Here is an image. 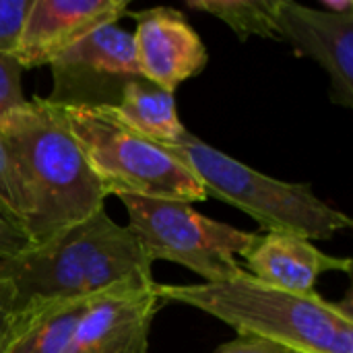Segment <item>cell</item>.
I'll return each instance as SVG.
<instances>
[{
    "mask_svg": "<svg viewBox=\"0 0 353 353\" xmlns=\"http://www.w3.org/2000/svg\"><path fill=\"white\" fill-rule=\"evenodd\" d=\"M215 353H302L261 337H250V335H238L234 341L221 345Z\"/></svg>",
    "mask_w": 353,
    "mask_h": 353,
    "instance_id": "19",
    "label": "cell"
},
{
    "mask_svg": "<svg viewBox=\"0 0 353 353\" xmlns=\"http://www.w3.org/2000/svg\"><path fill=\"white\" fill-rule=\"evenodd\" d=\"M105 112L130 132L159 147L172 145L186 132L178 118L176 93L163 91L145 79L130 83L122 101Z\"/></svg>",
    "mask_w": 353,
    "mask_h": 353,
    "instance_id": "14",
    "label": "cell"
},
{
    "mask_svg": "<svg viewBox=\"0 0 353 353\" xmlns=\"http://www.w3.org/2000/svg\"><path fill=\"white\" fill-rule=\"evenodd\" d=\"M126 12L128 0H31L12 54L23 68L50 66L91 31Z\"/></svg>",
    "mask_w": 353,
    "mask_h": 353,
    "instance_id": "8",
    "label": "cell"
},
{
    "mask_svg": "<svg viewBox=\"0 0 353 353\" xmlns=\"http://www.w3.org/2000/svg\"><path fill=\"white\" fill-rule=\"evenodd\" d=\"M132 17L137 23L130 33L134 60L145 81L176 93L184 81L205 70L209 52L180 10L153 6Z\"/></svg>",
    "mask_w": 353,
    "mask_h": 353,
    "instance_id": "9",
    "label": "cell"
},
{
    "mask_svg": "<svg viewBox=\"0 0 353 353\" xmlns=\"http://www.w3.org/2000/svg\"><path fill=\"white\" fill-rule=\"evenodd\" d=\"M186 4L194 10L223 21L240 39H277V0H186Z\"/></svg>",
    "mask_w": 353,
    "mask_h": 353,
    "instance_id": "15",
    "label": "cell"
},
{
    "mask_svg": "<svg viewBox=\"0 0 353 353\" xmlns=\"http://www.w3.org/2000/svg\"><path fill=\"white\" fill-rule=\"evenodd\" d=\"M60 110L108 196L134 194L188 205L209 199L199 180L165 149L130 132L105 110Z\"/></svg>",
    "mask_w": 353,
    "mask_h": 353,
    "instance_id": "5",
    "label": "cell"
},
{
    "mask_svg": "<svg viewBox=\"0 0 353 353\" xmlns=\"http://www.w3.org/2000/svg\"><path fill=\"white\" fill-rule=\"evenodd\" d=\"M159 298L196 308L238 331L302 353H353V314L316 292L298 294L242 275L221 283L159 285Z\"/></svg>",
    "mask_w": 353,
    "mask_h": 353,
    "instance_id": "3",
    "label": "cell"
},
{
    "mask_svg": "<svg viewBox=\"0 0 353 353\" xmlns=\"http://www.w3.org/2000/svg\"><path fill=\"white\" fill-rule=\"evenodd\" d=\"M0 141L27 194L31 246L52 240L105 207V190L91 172L62 110L46 97L27 99L0 126Z\"/></svg>",
    "mask_w": 353,
    "mask_h": 353,
    "instance_id": "2",
    "label": "cell"
},
{
    "mask_svg": "<svg viewBox=\"0 0 353 353\" xmlns=\"http://www.w3.org/2000/svg\"><path fill=\"white\" fill-rule=\"evenodd\" d=\"M23 66L12 50H0V126L27 99L21 87Z\"/></svg>",
    "mask_w": 353,
    "mask_h": 353,
    "instance_id": "17",
    "label": "cell"
},
{
    "mask_svg": "<svg viewBox=\"0 0 353 353\" xmlns=\"http://www.w3.org/2000/svg\"><path fill=\"white\" fill-rule=\"evenodd\" d=\"M327 12H335V14H350L353 12L352 0H327L325 2Z\"/></svg>",
    "mask_w": 353,
    "mask_h": 353,
    "instance_id": "22",
    "label": "cell"
},
{
    "mask_svg": "<svg viewBox=\"0 0 353 353\" xmlns=\"http://www.w3.org/2000/svg\"><path fill=\"white\" fill-rule=\"evenodd\" d=\"M12 302H14V290L8 281L0 279V353L6 341V333L12 321Z\"/></svg>",
    "mask_w": 353,
    "mask_h": 353,
    "instance_id": "21",
    "label": "cell"
},
{
    "mask_svg": "<svg viewBox=\"0 0 353 353\" xmlns=\"http://www.w3.org/2000/svg\"><path fill=\"white\" fill-rule=\"evenodd\" d=\"M161 149L199 180L209 199L240 209L267 232L294 234L312 242L331 240L352 230V219L321 201L310 184L269 178L207 145L188 130Z\"/></svg>",
    "mask_w": 353,
    "mask_h": 353,
    "instance_id": "4",
    "label": "cell"
},
{
    "mask_svg": "<svg viewBox=\"0 0 353 353\" xmlns=\"http://www.w3.org/2000/svg\"><path fill=\"white\" fill-rule=\"evenodd\" d=\"M95 298L12 314L2 353H66L83 314Z\"/></svg>",
    "mask_w": 353,
    "mask_h": 353,
    "instance_id": "13",
    "label": "cell"
},
{
    "mask_svg": "<svg viewBox=\"0 0 353 353\" xmlns=\"http://www.w3.org/2000/svg\"><path fill=\"white\" fill-rule=\"evenodd\" d=\"M52 93L58 108L110 110L122 101L126 87L141 77L132 35L116 23L103 25L77 41L52 64Z\"/></svg>",
    "mask_w": 353,
    "mask_h": 353,
    "instance_id": "7",
    "label": "cell"
},
{
    "mask_svg": "<svg viewBox=\"0 0 353 353\" xmlns=\"http://www.w3.org/2000/svg\"><path fill=\"white\" fill-rule=\"evenodd\" d=\"M275 29L279 39L327 70L333 101L353 108V12L335 14L294 0H277Z\"/></svg>",
    "mask_w": 353,
    "mask_h": 353,
    "instance_id": "10",
    "label": "cell"
},
{
    "mask_svg": "<svg viewBox=\"0 0 353 353\" xmlns=\"http://www.w3.org/2000/svg\"><path fill=\"white\" fill-rule=\"evenodd\" d=\"M31 0H0V50H12Z\"/></svg>",
    "mask_w": 353,
    "mask_h": 353,
    "instance_id": "18",
    "label": "cell"
},
{
    "mask_svg": "<svg viewBox=\"0 0 353 353\" xmlns=\"http://www.w3.org/2000/svg\"><path fill=\"white\" fill-rule=\"evenodd\" d=\"M27 248H31L29 238L0 215V259L14 256Z\"/></svg>",
    "mask_w": 353,
    "mask_h": 353,
    "instance_id": "20",
    "label": "cell"
},
{
    "mask_svg": "<svg viewBox=\"0 0 353 353\" xmlns=\"http://www.w3.org/2000/svg\"><path fill=\"white\" fill-rule=\"evenodd\" d=\"M128 230L151 263L170 261L203 277V283L232 281L246 271L242 256L259 234L201 215L188 203L120 194Z\"/></svg>",
    "mask_w": 353,
    "mask_h": 353,
    "instance_id": "6",
    "label": "cell"
},
{
    "mask_svg": "<svg viewBox=\"0 0 353 353\" xmlns=\"http://www.w3.org/2000/svg\"><path fill=\"white\" fill-rule=\"evenodd\" d=\"M163 304L157 281L101 294L83 314L66 353H147L151 325Z\"/></svg>",
    "mask_w": 353,
    "mask_h": 353,
    "instance_id": "11",
    "label": "cell"
},
{
    "mask_svg": "<svg viewBox=\"0 0 353 353\" xmlns=\"http://www.w3.org/2000/svg\"><path fill=\"white\" fill-rule=\"evenodd\" d=\"M29 213H31V207H29L27 194L0 141V215L25 234V223L29 219Z\"/></svg>",
    "mask_w": 353,
    "mask_h": 353,
    "instance_id": "16",
    "label": "cell"
},
{
    "mask_svg": "<svg viewBox=\"0 0 353 353\" xmlns=\"http://www.w3.org/2000/svg\"><path fill=\"white\" fill-rule=\"evenodd\" d=\"M151 267L132 232L116 223L103 207L52 240L0 259V279L14 290L17 314L126 285H151Z\"/></svg>",
    "mask_w": 353,
    "mask_h": 353,
    "instance_id": "1",
    "label": "cell"
},
{
    "mask_svg": "<svg viewBox=\"0 0 353 353\" xmlns=\"http://www.w3.org/2000/svg\"><path fill=\"white\" fill-rule=\"evenodd\" d=\"M242 263V269L254 279L298 294L314 292V283L325 273L350 275L353 265L352 259L331 256L310 240L283 232L259 234Z\"/></svg>",
    "mask_w": 353,
    "mask_h": 353,
    "instance_id": "12",
    "label": "cell"
}]
</instances>
